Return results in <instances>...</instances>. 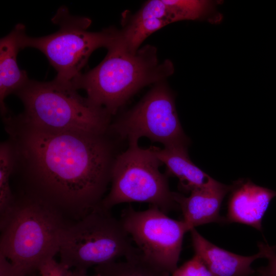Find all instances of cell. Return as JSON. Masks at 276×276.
Wrapping results in <instances>:
<instances>
[{
    "mask_svg": "<svg viewBox=\"0 0 276 276\" xmlns=\"http://www.w3.org/2000/svg\"><path fill=\"white\" fill-rule=\"evenodd\" d=\"M249 276H261V275L259 274V273L256 270V272L250 275Z\"/></svg>",
    "mask_w": 276,
    "mask_h": 276,
    "instance_id": "cell-23",
    "label": "cell"
},
{
    "mask_svg": "<svg viewBox=\"0 0 276 276\" xmlns=\"http://www.w3.org/2000/svg\"><path fill=\"white\" fill-rule=\"evenodd\" d=\"M171 274V276H214L202 259L195 254Z\"/></svg>",
    "mask_w": 276,
    "mask_h": 276,
    "instance_id": "cell-19",
    "label": "cell"
},
{
    "mask_svg": "<svg viewBox=\"0 0 276 276\" xmlns=\"http://www.w3.org/2000/svg\"><path fill=\"white\" fill-rule=\"evenodd\" d=\"M62 213L24 194L0 218V276H28L59 253Z\"/></svg>",
    "mask_w": 276,
    "mask_h": 276,
    "instance_id": "cell-2",
    "label": "cell"
},
{
    "mask_svg": "<svg viewBox=\"0 0 276 276\" xmlns=\"http://www.w3.org/2000/svg\"><path fill=\"white\" fill-rule=\"evenodd\" d=\"M233 187V185H224L215 179L209 185L192 191L188 196L174 192L175 200L189 232L203 224L224 223L220 210L224 197Z\"/></svg>",
    "mask_w": 276,
    "mask_h": 276,
    "instance_id": "cell-11",
    "label": "cell"
},
{
    "mask_svg": "<svg viewBox=\"0 0 276 276\" xmlns=\"http://www.w3.org/2000/svg\"><path fill=\"white\" fill-rule=\"evenodd\" d=\"M109 131L129 143L143 136L164 147L187 145L174 98L166 85L157 83L136 105L113 124Z\"/></svg>",
    "mask_w": 276,
    "mask_h": 276,
    "instance_id": "cell-8",
    "label": "cell"
},
{
    "mask_svg": "<svg viewBox=\"0 0 276 276\" xmlns=\"http://www.w3.org/2000/svg\"><path fill=\"white\" fill-rule=\"evenodd\" d=\"M70 269L54 258L48 260L39 267L41 276H66Z\"/></svg>",
    "mask_w": 276,
    "mask_h": 276,
    "instance_id": "cell-21",
    "label": "cell"
},
{
    "mask_svg": "<svg viewBox=\"0 0 276 276\" xmlns=\"http://www.w3.org/2000/svg\"><path fill=\"white\" fill-rule=\"evenodd\" d=\"M3 119L15 151L14 171L19 170L26 185L25 194L78 220L100 205L117 156L109 131H50L32 125L21 114L9 113Z\"/></svg>",
    "mask_w": 276,
    "mask_h": 276,
    "instance_id": "cell-1",
    "label": "cell"
},
{
    "mask_svg": "<svg viewBox=\"0 0 276 276\" xmlns=\"http://www.w3.org/2000/svg\"><path fill=\"white\" fill-rule=\"evenodd\" d=\"M121 221L100 205L71 224L61 235L60 262L70 269L86 272L93 266L125 258L139 249Z\"/></svg>",
    "mask_w": 276,
    "mask_h": 276,
    "instance_id": "cell-5",
    "label": "cell"
},
{
    "mask_svg": "<svg viewBox=\"0 0 276 276\" xmlns=\"http://www.w3.org/2000/svg\"><path fill=\"white\" fill-rule=\"evenodd\" d=\"M174 22L164 0L149 1L124 22L121 30L117 29L116 38L125 49L135 52L149 35Z\"/></svg>",
    "mask_w": 276,
    "mask_h": 276,
    "instance_id": "cell-13",
    "label": "cell"
},
{
    "mask_svg": "<svg viewBox=\"0 0 276 276\" xmlns=\"http://www.w3.org/2000/svg\"><path fill=\"white\" fill-rule=\"evenodd\" d=\"M233 185L224 223H240L261 231L263 218L276 197V191L249 180H240Z\"/></svg>",
    "mask_w": 276,
    "mask_h": 276,
    "instance_id": "cell-10",
    "label": "cell"
},
{
    "mask_svg": "<svg viewBox=\"0 0 276 276\" xmlns=\"http://www.w3.org/2000/svg\"><path fill=\"white\" fill-rule=\"evenodd\" d=\"M152 148L158 159L166 166V175L177 178L179 188L183 192L191 193L209 185L215 180L191 161L187 145Z\"/></svg>",
    "mask_w": 276,
    "mask_h": 276,
    "instance_id": "cell-15",
    "label": "cell"
},
{
    "mask_svg": "<svg viewBox=\"0 0 276 276\" xmlns=\"http://www.w3.org/2000/svg\"><path fill=\"white\" fill-rule=\"evenodd\" d=\"M116 35L100 63L72 83L77 90H85L93 103L111 116L140 89L160 82L174 72L171 61H159L154 46L148 44L132 52L117 41Z\"/></svg>",
    "mask_w": 276,
    "mask_h": 276,
    "instance_id": "cell-3",
    "label": "cell"
},
{
    "mask_svg": "<svg viewBox=\"0 0 276 276\" xmlns=\"http://www.w3.org/2000/svg\"><path fill=\"white\" fill-rule=\"evenodd\" d=\"M28 276H31V275H28Z\"/></svg>",
    "mask_w": 276,
    "mask_h": 276,
    "instance_id": "cell-24",
    "label": "cell"
},
{
    "mask_svg": "<svg viewBox=\"0 0 276 276\" xmlns=\"http://www.w3.org/2000/svg\"><path fill=\"white\" fill-rule=\"evenodd\" d=\"M52 21L59 26L57 31L32 37L26 35L25 29L20 36V47L21 49L29 47L41 51L57 71L55 79L72 86L92 53L99 48L107 49L111 44L117 29L90 32L87 29L91 20L71 15L65 6L59 8Z\"/></svg>",
    "mask_w": 276,
    "mask_h": 276,
    "instance_id": "cell-6",
    "label": "cell"
},
{
    "mask_svg": "<svg viewBox=\"0 0 276 276\" xmlns=\"http://www.w3.org/2000/svg\"><path fill=\"white\" fill-rule=\"evenodd\" d=\"M97 276H170L171 273L148 261L139 249L121 262L95 266Z\"/></svg>",
    "mask_w": 276,
    "mask_h": 276,
    "instance_id": "cell-16",
    "label": "cell"
},
{
    "mask_svg": "<svg viewBox=\"0 0 276 276\" xmlns=\"http://www.w3.org/2000/svg\"><path fill=\"white\" fill-rule=\"evenodd\" d=\"M162 164L152 146L143 149L138 143H129L128 149L115 158L111 189L100 205L109 210L122 203L146 202L166 213L179 208L167 176L159 170Z\"/></svg>",
    "mask_w": 276,
    "mask_h": 276,
    "instance_id": "cell-7",
    "label": "cell"
},
{
    "mask_svg": "<svg viewBox=\"0 0 276 276\" xmlns=\"http://www.w3.org/2000/svg\"><path fill=\"white\" fill-rule=\"evenodd\" d=\"M175 22L205 18L214 8L213 3L205 0H164Z\"/></svg>",
    "mask_w": 276,
    "mask_h": 276,
    "instance_id": "cell-18",
    "label": "cell"
},
{
    "mask_svg": "<svg viewBox=\"0 0 276 276\" xmlns=\"http://www.w3.org/2000/svg\"><path fill=\"white\" fill-rule=\"evenodd\" d=\"M15 95L24 104L21 116L40 128L88 133L109 131L111 116L105 108L55 79L46 82L30 79Z\"/></svg>",
    "mask_w": 276,
    "mask_h": 276,
    "instance_id": "cell-4",
    "label": "cell"
},
{
    "mask_svg": "<svg viewBox=\"0 0 276 276\" xmlns=\"http://www.w3.org/2000/svg\"><path fill=\"white\" fill-rule=\"evenodd\" d=\"M15 164L14 148L9 140L0 145V218L7 214L13 206L15 198L10 185Z\"/></svg>",
    "mask_w": 276,
    "mask_h": 276,
    "instance_id": "cell-17",
    "label": "cell"
},
{
    "mask_svg": "<svg viewBox=\"0 0 276 276\" xmlns=\"http://www.w3.org/2000/svg\"><path fill=\"white\" fill-rule=\"evenodd\" d=\"M25 29L23 24H18L0 40V108L3 118L9 114L5 99L11 94H15L30 80L26 71L20 70L17 62V55L21 49L20 36Z\"/></svg>",
    "mask_w": 276,
    "mask_h": 276,
    "instance_id": "cell-14",
    "label": "cell"
},
{
    "mask_svg": "<svg viewBox=\"0 0 276 276\" xmlns=\"http://www.w3.org/2000/svg\"><path fill=\"white\" fill-rule=\"evenodd\" d=\"M66 276H97L96 274L94 275H89L86 272L81 271L75 269H69Z\"/></svg>",
    "mask_w": 276,
    "mask_h": 276,
    "instance_id": "cell-22",
    "label": "cell"
},
{
    "mask_svg": "<svg viewBox=\"0 0 276 276\" xmlns=\"http://www.w3.org/2000/svg\"><path fill=\"white\" fill-rule=\"evenodd\" d=\"M262 244L265 251L264 258L267 259L268 263L257 271L261 276H276V245L270 246L266 242Z\"/></svg>",
    "mask_w": 276,
    "mask_h": 276,
    "instance_id": "cell-20",
    "label": "cell"
},
{
    "mask_svg": "<svg viewBox=\"0 0 276 276\" xmlns=\"http://www.w3.org/2000/svg\"><path fill=\"white\" fill-rule=\"evenodd\" d=\"M195 254L198 256L214 276H249L256 270L251 267L256 260L264 258L261 242L259 252L252 256H243L220 248L204 238L195 228L190 231Z\"/></svg>",
    "mask_w": 276,
    "mask_h": 276,
    "instance_id": "cell-12",
    "label": "cell"
},
{
    "mask_svg": "<svg viewBox=\"0 0 276 276\" xmlns=\"http://www.w3.org/2000/svg\"><path fill=\"white\" fill-rule=\"evenodd\" d=\"M120 220L148 261L171 274L177 268L184 235L189 232L183 220L172 219L150 205L142 211L128 206L122 211Z\"/></svg>",
    "mask_w": 276,
    "mask_h": 276,
    "instance_id": "cell-9",
    "label": "cell"
}]
</instances>
